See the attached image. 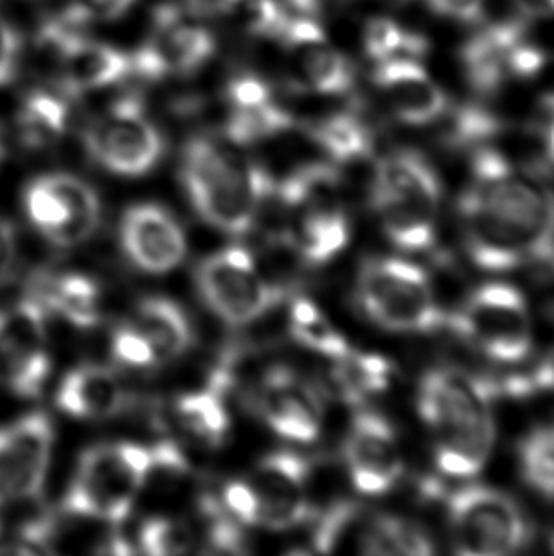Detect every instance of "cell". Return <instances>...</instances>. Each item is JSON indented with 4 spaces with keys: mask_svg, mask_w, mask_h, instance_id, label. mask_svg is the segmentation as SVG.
<instances>
[{
    "mask_svg": "<svg viewBox=\"0 0 554 556\" xmlns=\"http://www.w3.org/2000/svg\"><path fill=\"white\" fill-rule=\"evenodd\" d=\"M459 200L467 253L482 270L505 271L554 258V190L538 172L490 147L473 156Z\"/></svg>",
    "mask_w": 554,
    "mask_h": 556,
    "instance_id": "obj_1",
    "label": "cell"
},
{
    "mask_svg": "<svg viewBox=\"0 0 554 556\" xmlns=\"http://www.w3.org/2000/svg\"><path fill=\"white\" fill-rule=\"evenodd\" d=\"M495 386L456 367L427 370L418 388V410L431 431L435 466L469 481L484 469L495 441Z\"/></svg>",
    "mask_w": 554,
    "mask_h": 556,
    "instance_id": "obj_2",
    "label": "cell"
},
{
    "mask_svg": "<svg viewBox=\"0 0 554 556\" xmlns=\"http://www.w3.org/2000/svg\"><path fill=\"white\" fill-rule=\"evenodd\" d=\"M180 182L207 225L232 236L255 228L272 177L207 136L192 137L180 159Z\"/></svg>",
    "mask_w": 554,
    "mask_h": 556,
    "instance_id": "obj_3",
    "label": "cell"
},
{
    "mask_svg": "<svg viewBox=\"0 0 554 556\" xmlns=\"http://www.w3.org/2000/svg\"><path fill=\"white\" fill-rule=\"evenodd\" d=\"M441 200L439 175L419 152L401 149L376 164L370 207L386 238L401 251L421 253L431 249Z\"/></svg>",
    "mask_w": 554,
    "mask_h": 556,
    "instance_id": "obj_4",
    "label": "cell"
},
{
    "mask_svg": "<svg viewBox=\"0 0 554 556\" xmlns=\"http://www.w3.org/2000/svg\"><path fill=\"white\" fill-rule=\"evenodd\" d=\"M152 446L106 443L84 452L63 500V515L116 527L128 519L144 490Z\"/></svg>",
    "mask_w": 554,
    "mask_h": 556,
    "instance_id": "obj_5",
    "label": "cell"
},
{
    "mask_svg": "<svg viewBox=\"0 0 554 556\" xmlns=\"http://www.w3.org/2000/svg\"><path fill=\"white\" fill-rule=\"evenodd\" d=\"M355 299L383 331L426 334L441 327L433 283L418 264L399 256H370L361 264Z\"/></svg>",
    "mask_w": 554,
    "mask_h": 556,
    "instance_id": "obj_6",
    "label": "cell"
},
{
    "mask_svg": "<svg viewBox=\"0 0 554 556\" xmlns=\"http://www.w3.org/2000/svg\"><path fill=\"white\" fill-rule=\"evenodd\" d=\"M465 344L490 362L517 365L532 354V317L525 294L509 283L475 287L450 317Z\"/></svg>",
    "mask_w": 554,
    "mask_h": 556,
    "instance_id": "obj_7",
    "label": "cell"
},
{
    "mask_svg": "<svg viewBox=\"0 0 554 556\" xmlns=\"http://www.w3.org/2000/svg\"><path fill=\"white\" fill-rule=\"evenodd\" d=\"M452 547L457 555H513L530 542V522L520 505L502 490L469 484L446 502Z\"/></svg>",
    "mask_w": 554,
    "mask_h": 556,
    "instance_id": "obj_8",
    "label": "cell"
},
{
    "mask_svg": "<svg viewBox=\"0 0 554 556\" xmlns=\"http://www.w3.org/2000/svg\"><path fill=\"white\" fill-rule=\"evenodd\" d=\"M196 287L203 304L232 327L255 324L284 299L253 253L240 245L203 258L196 270Z\"/></svg>",
    "mask_w": 554,
    "mask_h": 556,
    "instance_id": "obj_9",
    "label": "cell"
},
{
    "mask_svg": "<svg viewBox=\"0 0 554 556\" xmlns=\"http://www.w3.org/2000/svg\"><path fill=\"white\" fill-rule=\"evenodd\" d=\"M90 159L118 177L150 174L164 156V136L136 96L116 99L84 129Z\"/></svg>",
    "mask_w": 554,
    "mask_h": 556,
    "instance_id": "obj_10",
    "label": "cell"
},
{
    "mask_svg": "<svg viewBox=\"0 0 554 556\" xmlns=\"http://www.w3.org/2000/svg\"><path fill=\"white\" fill-rule=\"evenodd\" d=\"M23 207L30 225L61 249L91 240L103 217L96 188L71 174H46L30 181Z\"/></svg>",
    "mask_w": 554,
    "mask_h": 556,
    "instance_id": "obj_11",
    "label": "cell"
},
{
    "mask_svg": "<svg viewBox=\"0 0 554 556\" xmlns=\"http://www.w3.org/2000/svg\"><path fill=\"white\" fill-rule=\"evenodd\" d=\"M50 375L46 309L35 296L0 308V382L22 397H35Z\"/></svg>",
    "mask_w": 554,
    "mask_h": 556,
    "instance_id": "obj_12",
    "label": "cell"
},
{
    "mask_svg": "<svg viewBox=\"0 0 554 556\" xmlns=\"http://www.w3.org/2000/svg\"><path fill=\"white\" fill-rule=\"evenodd\" d=\"M215 37L175 7L154 14V27L131 60V71L147 80L188 76L202 68L215 53Z\"/></svg>",
    "mask_w": 554,
    "mask_h": 556,
    "instance_id": "obj_13",
    "label": "cell"
},
{
    "mask_svg": "<svg viewBox=\"0 0 554 556\" xmlns=\"http://www.w3.org/2000/svg\"><path fill=\"white\" fill-rule=\"evenodd\" d=\"M248 482L256 497V527L281 532L312 517V464L299 452L279 451L264 456Z\"/></svg>",
    "mask_w": 554,
    "mask_h": 556,
    "instance_id": "obj_14",
    "label": "cell"
},
{
    "mask_svg": "<svg viewBox=\"0 0 554 556\" xmlns=\"http://www.w3.org/2000/svg\"><path fill=\"white\" fill-rule=\"evenodd\" d=\"M52 446V421L46 414L30 413L0 428V507L42 492Z\"/></svg>",
    "mask_w": 554,
    "mask_h": 556,
    "instance_id": "obj_15",
    "label": "cell"
},
{
    "mask_svg": "<svg viewBox=\"0 0 554 556\" xmlns=\"http://www.w3.org/2000/svg\"><path fill=\"white\" fill-rule=\"evenodd\" d=\"M342 454L345 471L361 496H383L405 475L395 429L388 418L373 410H363L353 418Z\"/></svg>",
    "mask_w": 554,
    "mask_h": 556,
    "instance_id": "obj_16",
    "label": "cell"
},
{
    "mask_svg": "<svg viewBox=\"0 0 554 556\" xmlns=\"http://www.w3.org/2000/svg\"><path fill=\"white\" fill-rule=\"evenodd\" d=\"M276 40L284 46L292 83L300 90L322 96H342L352 90V63L329 45L317 20H287Z\"/></svg>",
    "mask_w": 554,
    "mask_h": 556,
    "instance_id": "obj_17",
    "label": "cell"
},
{
    "mask_svg": "<svg viewBox=\"0 0 554 556\" xmlns=\"http://www.w3.org/2000/svg\"><path fill=\"white\" fill-rule=\"evenodd\" d=\"M255 405L272 431L292 443H314L323 428L319 391L287 367H272L255 393Z\"/></svg>",
    "mask_w": 554,
    "mask_h": 556,
    "instance_id": "obj_18",
    "label": "cell"
},
{
    "mask_svg": "<svg viewBox=\"0 0 554 556\" xmlns=\"http://www.w3.org/2000/svg\"><path fill=\"white\" fill-rule=\"evenodd\" d=\"M121 245L129 263L154 276L175 270L188 249L179 220L156 203H137L122 215Z\"/></svg>",
    "mask_w": 554,
    "mask_h": 556,
    "instance_id": "obj_19",
    "label": "cell"
},
{
    "mask_svg": "<svg viewBox=\"0 0 554 556\" xmlns=\"http://www.w3.org/2000/svg\"><path fill=\"white\" fill-rule=\"evenodd\" d=\"M373 83L382 91L393 116L406 126L433 124L449 111L446 93L416 60L380 61Z\"/></svg>",
    "mask_w": 554,
    "mask_h": 556,
    "instance_id": "obj_20",
    "label": "cell"
},
{
    "mask_svg": "<svg viewBox=\"0 0 554 556\" xmlns=\"http://www.w3.org/2000/svg\"><path fill=\"white\" fill-rule=\"evenodd\" d=\"M58 90L68 99L103 90L131 73L129 55L114 46L78 37L58 61Z\"/></svg>",
    "mask_w": 554,
    "mask_h": 556,
    "instance_id": "obj_21",
    "label": "cell"
},
{
    "mask_svg": "<svg viewBox=\"0 0 554 556\" xmlns=\"http://www.w3.org/2000/svg\"><path fill=\"white\" fill-rule=\"evenodd\" d=\"M525 37L522 23L500 22L490 23L465 42L462 65L473 90L480 96H492L502 88L509 76V53Z\"/></svg>",
    "mask_w": 554,
    "mask_h": 556,
    "instance_id": "obj_22",
    "label": "cell"
},
{
    "mask_svg": "<svg viewBox=\"0 0 554 556\" xmlns=\"http://www.w3.org/2000/svg\"><path fill=\"white\" fill-rule=\"evenodd\" d=\"M58 406L78 420H109L121 414L128 395L121 378L101 365H84L61 380Z\"/></svg>",
    "mask_w": 554,
    "mask_h": 556,
    "instance_id": "obj_23",
    "label": "cell"
},
{
    "mask_svg": "<svg viewBox=\"0 0 554 556\" xmlns=\"http://www.w3.org/2000/svg\"><path fill=\"white\" fill-rule=\"evenodd\" d=\"M129 324L149 340L160 363L179 357L194 342V332L187 314L177 302L162 296H150L139 302Z\"/></svg>",
    "mask_w": 554,
    "mask_h": 556,
    "instance_id": "obj_24",
    "label": "cell"
},
{
    "mask_svg": "<svg viewBox=\"0 0 554 556\" xmlns=\"http://www.w3.org/2000/svg\"><path fill=\"white\" fill-rule=\"evenodd\" d=\"M68 116V98L60 90L29 91L15 116L17 139L29 151L48 149L67 131Z\"/></svg>",
    "mask_w": 554,
    "mask_h": 556,
    "instance_id": "obj_25",
    "label": "cell"
},
{
    "mask_svg": "<svg viewBox=\"0 0 554 556\" xmlns=\"http://www.w3.org/2000/svg\"><path fill=\"white\" fill-rule=\"evenodd\" d=\"M395 376L393 363L378 354H361L350 350L348 354L332 359L330 382L348 405H365L388 390Z\"/></svg>",
    "mask_w": 554,
    "mask_h": 556,
    "instance_id": "obj_26",
    "label": "cell"
},
{
    "mask_svg": "<svg viewBox=\"0 0 554 556\" xmlns=\"http://www.w3.org/2000/svg\"><path fill=\"white\" fill-rule=\"evenodd\" d=\"M99 296L98 283L83 274H63L58 278L45 279L35 294L46 314H58L80 329H91L99 324Z\"/></svg>",
    "mask_w": 554,
    "mask_h": 556,
    "instance_id": "obj_27",
    "label": "cell"
},
{
    "mask_svg": "<svg viewBox=\"0 0 554 556\" xmlns=\"http://www.w3.org/2000/svg\"><path fill=\"white\" fill-rule=\"evenodd\" d=\"M173 416L185 435L211 448L225 443L230 431V414L225 405V393L215 386L190 391L177 399Z\"/></svg>",
    "mask_w": 554,
    "mask_h": 556,
    "instance_id": "obj_28",
    "label": "cell"
},
{
    "mask_svg": "<svg viewBox=\"0 0 554 556\" xmlns=\"http://www.w3.org/2000/svg\"><path fill=\"white\" fill-rule=\"evenodd\" d=\"M363 555H433L435 545L426 530L413 520L395 515H375L365 520Z\"/></svg>",
    "mask_w": 554,
    "mask_h": 556,
    "instance_id": "obj_29",
    "label": "cell"
},
{
    "mask_svg": "<svg viewBox=\"0 0 554 556\" xmlns=\"http://www.w3.org/2000/svg\"><path fill=\"white\" fill-rule=\"evenodd\" d=\"M310 137L337 164H352L373 151V131L357 114L337 113L315 122L307 129Z\"/></svg>",
    "mask_w": 554,
    "mask_h": 556,
    "instance_id": "obj_30",
    "label": "cell"
},
{
    "mask_svg": "<svg viewBox=\"0 0 554 556\" xmlns=\"http://www.w3.org/2000/svg\"><path fill=\"white\" fill-rule=\"evenodd\" d=\"M292 126L291 113L270 98L251 105H228L225 136L232 144L249 147L281 136Z\"/></svg>",
    "mask_w": 554,
    "mask_h": 556,
    "instance_id": "obj_31",
    "label": "cell"
},
{
    "mask_svg": "<svg viewBox=\"0 0 554 556\" xmlns=\"http://www.w3.org/2000/svg\"><path fill=\"white\" fill-rule=\"evenodd\" d=\"M289 331L300 346L307 348L330 362L352 350L342 332L338 331L329 317L325 316V312L314 301L304 296L291 302Z\"/></svg>",
    "mask_w": 554,
    "mask_h": 556,
    "instance_id": "obj_32",
    "label": "cell"
},
{
    "mask_svg": "<svg viewBox=\"0 0 554 556\" xmlns=\"http://www.w3.org/2000/svg\"><path fill=\"white\" fill-rule=\"evenodd\" d=\"M518 471L528 489L554 500V426H541L518 446Z\"/></svg>",
    "mask_w": 554,
    "mask_h": 556,
    "instance_id": "obj_33",
    "label": "cell"
},
{
    "mask_svg": "<svg viewBox=\"0 0 554 556\" xmlns=\"http://www.w3.org/2000/svg\"><path fill=\"white\" fill-rule=\"evenodd\" d=\"M363 528L365 519L361 507L348 502H338L317 519L312 535L314 549L317 553H337L350 549L353 543L355 551L360 553Z\"/></svg>",
    "mask_w": 554,
    "mask_h": 556,
    "instance_id": "obj_34",
    "label": "cell"
},
{
    "mask_svg": "<svg viewBox=\"0 0 554 556\" xmlns=\"http://www.w3.org/2000/svg\"><path fill=\"white\" fill-rule=\"evenodd\" d=\"M444 116L446 126L442 129V143L452 149H479L502 129V121L479 105L457 106Z\"/></svg>",
    "mask_w": 554,
    "mask_h": 556,
    "instance_id": "obj_35",
    "label": "cell"
},
{
    "mask_svg": "<svg viewBox=\"0 0 554 556\" xmlns=\"http://www.w3.org/2000/svg\"><path fill=\"white\" fill-rule=\"evenodd\" d=\"M194 530L172 517H152L139 530V545L147 555H185L194 549Z\"/></svg>",
    "mask_w": 554,
    "mask_h": 556,
    "instance_id": "obj_36",
    "label": "cell"
},
{
    "mask_svg": "<svg viewBox=\"0 0 554 556\" xmlns=\"http://www.w3.org/2000/svg\"><path fill=\"white\" fill-rule=\"evenodd\" d=\"M111 354L114 362L128 369H150L160 363L149 340L144 339V334L129 321L113 332Z\"/></svg>",
    "mask_w": 554,
    "mask_h": 556,
    "instance_id": "obj_37",
    "label": "cell"
},
{
    "mask_svg": "<svg viewBox=\"0 0 554 556\" xmlns=\"http://www.w3.org/2000/svg\"><path fill=\"white\" fill-rule=\"evenodd\" d=\"M408 30L401 29L398 23L388 17H375L365 27V52L370 60L388 61L403 58Z\"/></svg>",
    "mask_w": 554,
    "mask_h": 556,
    "instance_id": "obj_38",
    "label": "cell"
},
{
    "mask_svg": "<svg viewBox=\"0 0 554 556\" xmlns=\"http://www.w3.org/2000/svg\"><path fill=\"white\" fill-rule=\"evenodd\" d=\"M221 505L241 527H256V497L248 479L228 482L221 494Z\"/></svg>",
    "mask_w": 554,
    "mask_h": 556,
    "instance_id": "obj_39",
    "label": "cell"
},
{
    "mask_svg": "<svg viewBox=\"0 0 554 556\" xmlns=\"http://www.w3.org/2000/svg\"><path fill=\"white\" fill-rule=\"evenodd\" d=\"M545 61H547L545 53L541 52L540 48L528 45L525 38L509 53L507 71H509V76L532 78V76L540 75L543 67H545Z\"/></svg>",
    "mask_w": 554,
    "mask_h": 556,
    "instance_id": "obj_40",
    "label": "cell"
},
{
    "mask_svg": "<svg viewBox=\"0 0 554 556\" xmlns=\"http://www.w3.org/2000/svg\"><path fill=\"white\" fill-rule=\"evenodd\" d=\"M22 42L14 27L0 15V86L14 80Z\"/></svg>",
    "mask_w": 554,
    "mask_h": 556,
    "instance_id": "obj_41",
    "label": "cell"
},
{
    "mask_svg": "<svg viewBox=\"0 0 554 556\" xmlns=\"http://www.w3.org/2000/svg\"><path fill=\"white\" fill-rule=\"evenodd\" d=\"M435 14L456 22H479L484 0H426Z\"/></svg>",
    "mask_w": 554,
    "mask_h": 556,
    "instance_id": "obj_42",
    "label": "cell"
},
{
    "mask_svg": "<svg viewBox=\"0 0 554 556\" xmlns=\"http://www.w3.org/2000/svg\"><path fill=\"white\" fill-rule=\"evenodd\" d=\"M78 7L83 8L86 14L93 20H103V22H114L121 20L122 15L129 12L136 0H75Z\"/></svg>",
    "mask_w": 554,
    "mask_h": 556,
    "instance_id": "obj_43",
    "label": "cell"
},
{
    "mask_svg": "<svg viewBox=\"0 0 554 556\" xmlns=\"http://www.w3.org/2000/svg\"><path fill=\"white\" fill-rule=\"evenodd\" d=\"M15 256L14 228L0 218V286L7 281Z\"/></svg>",
    "mask_w": 554,
    "mask_h": 556,
    "instance_id": "obj_44",
    "label": "cell"
},
{
    "mask_svg": "<svg viewBox=\"0 0 554 556\" xmlns=\"http://www.w3.org/2000/svg\"><path fill=\"white\" fill-rule=\"evenodd\" d=\"M522 382H525L526 393L533 390L554 393V352L533 369L532 376H522Z\"/></svg>",
    "mask_w": 554,
    "mask_h": 556,
    "instance_id": "obj_45",
    "label": "cell"
},
{
    "mask_svg": "<svg viewBox=\"0 0 554 556\" xmlns=\"http://www.w3.org/2000/svg\"><path fill=\"white\" fill-rule=\"evenodd\" d=\"M284 22L297 20V17H312L317 20L322 14V0H277Z\"/></svg>",
    "mask_w": 554,
    "mask_h": 556,
    "instance_id": "obj_46",
    "label": "cell"
},
{
    "mask_svg": "<svg viewBox=\"0 0 554 556\" xmlns=\"http://www.w3.org/2000/svg\"><path fill=\"white\" fill-rule=\"evenodd\" d=\"M543 114H545V156H547L549 164L554 166V96L545 98V105H543Z\"/></svg>",
    "mask_w": 554,
    "mask_h": 556,
    "instance_id": "obj_47",
    "label": "cell"
},
{
    "mask_svg": "<svg viewBox=\"0 0 554 556\" xmlns=\"http://www.w3.org/2000/svg\"><path fill=\"white\" fill-rule=\"evenodd\" d=\"M518 7L530 17H543V15L551 14L549 8V0H517Z\"/></svg>",
    "mask_w": 554,
    "mask_h": 556,
    "instance_id": "obj_48",
    "label": "cell"
},
{
    "mask_svg": "<svg viewBox=\"0 0 554 556\" xmlns=\"http://www.w3.org/2000/svg\"><path fill=\"white\" fill-rule=\"evenodd\" d=\"M549 8H551V14H554V0H549Z\"/></svg>",
    "mask_w": 554,
    "mask_h": 556,
    "instance_id": "obj_49",
    "label": "cell"
},
{
    "mask_svg": "<svg viewBox=\"0 0 554 556\" xmlns=\"http://www.w3.org/2000/svg\"><path fill=\"white\" fill-rule=\"evenodd\" d=\"M0 151H2V147H0Z\"/></svg>",
    "mask_w": 554,
    "mask_h": 556,
    "instance_id": "obj_50",
    "label": "cell"
}]
</instances>
